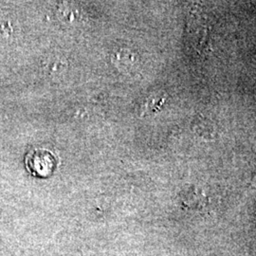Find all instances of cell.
I'll return each instance as SVG.
<instances>
[{"instance_id": "obj_1", "label": "cell", "mask_w": 256, "mask_h": 256, "mask_svg": "<svg viewBox=\"0 0 256 256\" xmlns=\"http://www.w3.org/2000/svg\"><path fill=\"white\" fill-rule=\"evenodd\" d=\"M28 172L36 178H48L57 168L54 154L46 149H34L25 158Z\"/></svg>"}]
</instances>
